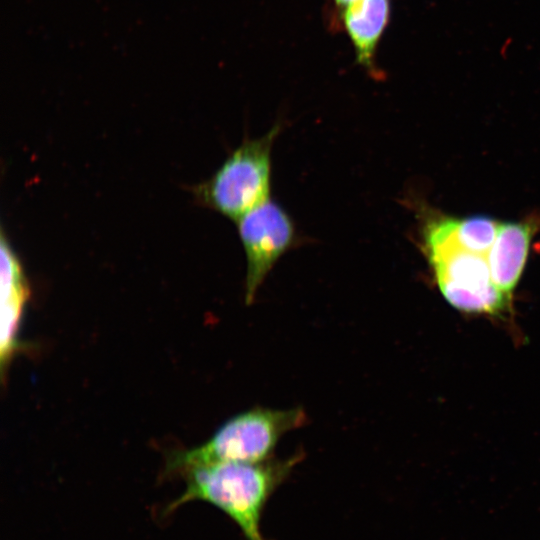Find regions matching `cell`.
I'll return each mask as SVG.
<instances>
[{
    "mask_svg": "<svg viewBox=\"0 0 540 540\" xmlns=\"http://www.w3.org/2000/svg\"><path fill=\"white\" fill-rule=\"evenodd\" d=\"M29 297V289L17 258L1 240V365L6 368L21 344L18 330L24 305Z\"/></svg>",
    "mask_w": 540,
    "mask_h": 540,
    "instance_id": "obj_6",
    "label": "cell"
},
{
    "mask_svg": "<svg viewBox=\"0 0 540 540\" xmlns=\"http://www.w3.org/2000/svg\"><path fill=\"white\" fill-rule=\"evenodd\" d=\"M533 231L528 222L499 224L487 254L493 283L510 297L523 271Z\"/></svg>",
    "mask_w": 540,
    "mask_h": 540,
    "instance_id": "obj_7",
    "label": "cell"
},
{
    "mask_svg": "<svg viewBox=\"0 0 540 540\" xmlns=\"http://www.w3.org/2000/svg\"><path fill=\"white\" fill-rule=\"evenodd\" d=\"M303 456L299 451L284 459L225 461L191 468L182 474L186 490L164 512L171 513L189 501H206L226 513L246 540H265L261 532L265 506Z\"/></svg>",
    "mask_w": 540,
    "mask_h": 540,
    "instance_id": "obj_1",
    "label": "cell"
},
{
    "mask_svg": "<svg viewBox=\"0 0 540 540\" xmlns=\"http://www.w3.org/2000/svg\"><path fill=\"white\" fill-rule=\"evenodd\" d=\"M343 14L358 62L374 71L376 48L390 18V0H357Z\"/></svg>",
    "mask_w": 540,
    "mask_h": 540,
    "instance_id": "obj_9",
    "label": "cell"
},
{
    "mask_svg": "<svg viewBox=\"0 0 540 540\" xmlns=\"http://www.w3.org/2000/svg\"><path fill=\"white\" fill-rule=\"evenodd\" d=\"M275 124L258 138H246L194 193L201 203L238 221L270 199L272 147L281 131Z\"/></svg>",
    "mask_w": 540,
    "mask_h": 540,
    "instance_id": "obj_3",
    "label": "cell"
},
{
    "mask_svg": "<svg viewBox=\"0 0 540 540\" xmlns=\"http://www.w3.org/2000/svg\"><path fill=\"white\" fill-rule=\"evenodd\" d=\"M357 0H334L335 4L339 8H347Z\"/></svg>",
    "mask_w": 540,
    "mask_h": 540,
    "instance_id": "obj_10",
    "label": "cell"
},
{
    "mask_svg": "<svg viewBox=\"0 0 540 540\" xmlns=\"http://www.w3.org/2000/svg\"><path fill=\"white\" fill-rule=\"evenodd\" d=\"M444 298L468 313L496 315L507 309L511 297L492 281L487 256L455 246L423 247Z\"/></svg>",
    "mask_w": 540,
    "mask_h": 540,
    "instance_id": "obj_4",
    "label": "cell"
},
{
    "mask_svg": "<svg viewBox=\"0 0 540 540\" xmlns=\"http://www.w3.org/2000/svg\"><path fill=\"white\" fill-rule=\"evenodd\" d=\"M237 222L246 257L245 302L251 304L277 261L297 243L290 215L271 198Z\"/></svg>",
    "mask_w": 540,
    "mask_h": 540,
    "instance_id": "obj_5",
    "label": "cell"
},
{
    "mask_svg": "<svg viewBox=\"0 0 540 540\" xmlns=\"http://www.w3.org/2000/svg\"><path fill=\"white\" fill-rule=\"evenodd\" d=\"M499 224L486 217L443 218L427 221L422 230L423 247L455 246L487 256Z\"/></svg>",
    "mask_w": 540,
    "mask_h": 540,
    "instance_id": "obj_8",
    "label": "cell"
},
{
    "mask_svg": "<svg viewBox=\"0 0 540 540\" xmlns=\"http://www.w3.org/2000/svg\"><path fill=\"white\" fill-rule=\"evenodd\" d=\"M306 422V412L300 407H253L227 420L203 445L171 455L165 474L182 475L191 468L217 462L269 460L282 436Z\"/></svg>",
    "mask_w": 540,
    "mask_h": 540,
    "instance_id": "obj_2",
    "label": "cell"
}]
</instances>
